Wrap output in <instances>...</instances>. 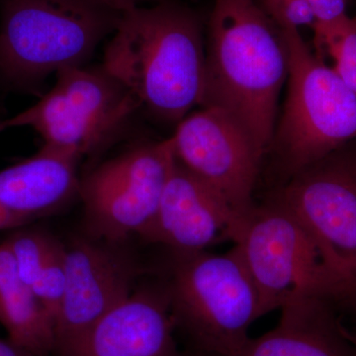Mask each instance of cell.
<instances>
[{
	"label": "cell",
	"mask_w": 356,
	"mask_h": 356,
	"mask_svg": "<svg viewBox=\"0 0 356 356\" xmlns=\"http://www.w3.org/2000/svg\"><path fill=\"white\" fill-rule=\"evenodd\" d=\"M102 65L140 110L175 127L202 102V22L195 11L173 0L136 7L121 14Z\"/></svg>",
	"instance_id": "obj_1"
},
{
	"label": "cell",
	"mask_w": 356,
	"mask_h": 356,
	"mask_svg": "<svg viewBox=\"0 0 356 356\" xmlns=\"http://www.w3.org/2000/svg\"><path fill=\"white\" fill-rule=\"evenodd\" d=\"M289 72L282 30L254 0H215L200 107L229 115L266 154Z\"/></svg>",
	"instance_id": "obj_2"
},
{
	"label": "cell",
	"mask_w": 356,
	"mask_h": 356,
	"mask_svg": "<svg viewBox=\"0 0 356 356\" xmlns=\"http://www.w3.org/2000/svg\"><path fill=\"white\" fill-rule=\"evenodd\" d=\"M168 250L159 277L178 341L192 355L225 356L247 343L259 297L240 250L226 254Z\"/></svg>",
	"instance_id": "obj_3"
},
{
	"label": "cell",
	"mask_w": 356,
	"mask_h": 356,
	"mask_svg": "<svg viewBox=\"0 0 356 356\" xmlns=\"http://www.w3.org/2000/svg\"><path fill=\"white\" fill-rule=\"evenodd\" d=\"M121 14L96 0H1L0 81L34 90L51 74L86 65Z\"/></svg>",
	"instance_id": "obj_4"
},
{
	"label": "cell",
	"mask_w": 356,
	"mask_h": 356,
	"mask_svg": "<svg viewBox=\"0 0 356 356\" xmlns=\"http://www.w3.org/2000/svg\"><path fill=\"white\" fill-rule=\"evenodd\" d=\"M281 30L289 58L287 97L267 153L286 179L356 140V92L313 53L299 29Z\"/></svg>",
	"instance_id": "obj_5"
},
{
	"label": "cell",
	"mask_w": 356,
	"mask_h": 356,
	"mask_svg": "<svg viewBox=\"0 0 356 356\" xmlns=\"http://www.w3.org/2000/svg\"><path fill=\"white\" fill-rule=\"evenodd\" d=\"M139 104L102 65L70 67L31 106L2 119L1 130L29 128L43 146L79 159L102 153L120 137Z\"/></svg>",
	"instance_id": "obj_6"
},
{
	"label": "cell",
	"mask_w": 356,
	"mask_h": 356,
	"mask_svg": "<svg viewBox=\"0 0 356 356\" xmlns=\"http://www.w3.org/2000/svg\"><path fill=\"white\" fill-rule=\"evenodd\" d=\"M269 200L299 222L356 308V140L286 178Z\"/></svg>",
	"instance_id": "obj_7"
},
{
	"label": "cell",
	"mask_w": 356,
	"mask_h": 356,
	"mask_svg": "<svg viewBox=\"0 0 356 356\" xmlns=\"http://www.w3.org/2000/svg\"><path fill=\"white\" fill-rule=\"evenodd\" d=\"M234 245L257 289L261 318L302 295H322L353 308L306 232L277 203L268 199L255 205Z\"/></svg>",
	"instance_id": "obj_8"
},
{
	"label": "cell",
	"mask_w": 356,
	"mask_h": 356,
	"mask_svg": "<svg viewBox=\"0 0 356 356\" xmlns=\"http://www.w3.org/2000/svg\"><path fill=\"white\" fill-rule=\"evenodd\" d=\"M172 140L139 143L81 177L79 196L91 236L125 243L151 226L175 168Z\"/></svg>",
	"instance_id": "obj_9"
},
{
	"label": "cell",
	"mask_w": 356,
	"mask_h": 356,
	"mask_svg": "<svg viewBox=\"0 0 356 356\" xmlns=\"http://www.w3.org/2000/svg\"><path fill=\"white\" fill-rule=\"evenodd\" d=\"M170 138L175 161L247 217L264 154L243 128L221 110L199 107Z\"/></svg>",
	"instance_id": "obj_10"
},
{
	"label": "cell",
	"mask_w": 356,
	"mask_h": 356,
	"mask_svg": "<svg viewBox=\"0 0 356 356\" xmlns=\"http://www.w3.org/2000/svg\"><path fill=\"white\" fill-rule=\"evenodd\" d=\"M124 243L90 236L67 247L56 356L67 355L100 318L134 291L142 267Z\"/></svg>",
	"instance_id": "obj_11"
},
{
	"label": "cell",
	"mask_w": 356,
	"mask_h": 356,
	"mask_svg": "<svg viewBox=\"0 0 356 356\" xmlns=\"http://www.w3.org/2000/svg\"><path fill=\"white\" fill-rule=\"evenodd\" d=\"M245 218L175 161L158 212L142 240L172 252H202L219 243H235Z\"/></svg>",
	"instance_id": "obj_12"
},
{
	"label": "cell",
	"mask_w": 356,
	"mask_h": 356,
	"mask_svg": "<svg viewBox=\"0 0 356 356\" xmlns=\"http://www.w3.org/2000/svg\"><path fill=\"white\" fill-rule=\"evenodd\" d=\"M134 289L65 356H184L163 280Z\"/></svg>",
	"instance_id": "obj_13"
},
{
	"label": "cell",
	"mask_w": 356,
	"mask_h": 356,
	"mask_svg": "<svg viewBox=\"0 0 356 356\" xmlns=\"http://www.w3.org/2000/svg\"><path fill=\"white\" fill-rule=\"evenodd\" d=\"M81 159L42 146L38 153L0 170V231L31 226L79 198Z\"/></svg>",
	"instance_id": "obj_14"
},
{
	"label": "cell",
	"mask_w": 356,
	"mask_h": 356,
	"mask_svg": "<svg viewBox=\"0 0 356 356\" xmlns=\"http://www.w3.org/2000/svg\"><path fill=\"white\" fill-rule=\"evenodd\" d=\"M341 309L330 297L302 295L280 309L273 330L225 356H356L353 337L339 323Z\"/></svg>",
	"instance_id": "obj_15"
},
{
	"label": "cell",
	"mask_w": 356,
	"mask_h": 356,
	"mask_svg": "<svg viewBox=\"0 0 356 356\" xmlns=\"http://www.w3.org/2000/svg\"><path fill=\"white\" fill-rule=\"evenodd\" d=\"M0 325L7 339L37 356H56L57 336L50 314L21 280L6 243H0Z\"/></svg>",
	"instance_id": "obj_16"
},
{
	"label": "cell",
	"mask_w": 356,
	"mask_h": 356,
	"mask_svg": "<svg viewBox=\"0 0 356 356\" xmlns=\"http://www.w3.org/2000/svg\"><path fill=\"white\" fill-rule=\"evenodd\" d=\"M312 28L316 54L327 53L334 60L332 70L356 92V16L348 15L332 24Z\"/></svg>",
	"instance_id": "obj_17"
},
{
	"label": "cell",
	"mask_w": 356,
	"mask_h": 356,
	"mask_svg": "<svg viewBox=\"0 0 356 356\" xmlns=\"http://www.w3.org/2000/svg\"><path fill=\"white\" fill-rule=\"evenodd\" d=\"M65 250L60 241L51 248L50 254L35 274L29 284L33 292L44 309L50 314L54 323L57 320L65 287Z\"/></svg>",
	"instance_id": "obj_18"
},
{
	"label": "cell",
	"mask_w": 356,
	"mask_h": 356,
	"mask_svg": "<svg viewBox=\"0 0 356 356\" xmlns=\"http://www.w3.org/2000/svg\"><path fill=\"white\" fill-rule=\"evenodd\" d=\"M280 29L313 26V13L306 0H254Z\"/></svg>",
	"instance_id": "obj_19"
},
{
	"label": "cell",
	"mask_w": 356,
	"mask_h": 356,
	"mask_svg": "<svg viewBox=\"0 0 356 356\" xmlns=\"http://www.w3.org/2000/svg\"><path fill=\"white\" fill-rule=\"evenodd\" d=\"M306 1L315 18L314 25L332 24L348 16L346 0H306Z\"/></svg>",
	"instance_id": "obj_20"
},
{
	"label": "cell",
	"mask_w": 356,
	"mask_h": 356,
	"mask_svg": "<svg viewBox=\"0 0 356 356\" xmlns=\"http://www.w3.org/2000/svg\"><path fill=\"white\" fill-rule=\"evenodd\" d=\"M104 6L118 11V13H124L126 11L131 10V9L136 8L145 6L147 3H159V2L166 1V0H96Z\"/></svg>",
	"instance_id": "obj_21"
},
{
	"label": "cell",
	"mask_w": 356,
	"mask_h": 356,
	"mask_svg": "<svg viewBox=\"0 0 356 356\" xmlns=\"http://www.w3.org/2000/svg\"><path fill=\"white\" fill-rule=\"evenodd\" d=\"M0 356H37L13 343L10 339L0 337Z\"/></svg>",
	"instance_id": "obj_22"
},
{
	"label": "cell",
	"mask_w": 356,
	"mask_h": 356,
	"mask_svg": "<svg viewBox=\"0 0 356 356\" xmlns=\"http://www.w3.org/2000/svg\"><path fill=\"white\" fill-rule=\"evenodd\" d=\"M184 356H207V355H192V353H185Z\"/></svg>",
	"instance_id": "obj_23"
},
{
	"label": "cell",
	"mask_w": 356,
	"mask_h": 356,
	"mask_svg": "<svg viewBox=\"0 0 356 356\" xmlns=\"http://www.w3.org/2000/svg\"><path fill=\"white\" fill-rule=\"evenodd\" d=\"M353 341H355V343L356 344V336L355 337H353Z\"/></svg>",
	"instance_id": "obj_24"
},
{
	"label": "cell",
	"mask_w": 356,
	"mask_h": 356,
	"mask_svg": "<svg viewBox=\"0 0 356 356\" xmlns=\"http://www.w3.org/2000/svg\"><path fill=\"white\" fill-rule=\"evenodd\" d=\"M1 120H2V119H1V118H0V123H1ZM0 132H2V131H1V128H0Z\"/></svg>",
	"instance_id": "obj_25"
}]
</instances>
